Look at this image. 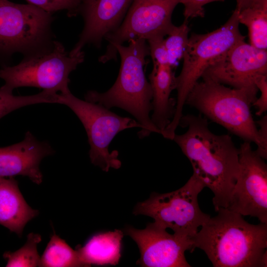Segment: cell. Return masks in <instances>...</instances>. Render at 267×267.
Returning a JSON list of instances; mask_svg holds the SVG:
<instances>
[{
    "label": "cell",
    "instance_id": "1",
    "mask_svg": "<svg viewBox=\"0 0 267 267\" xmlns=\"http://www.w3.org/2000/svg\"><path fill=\"white\" fill-rule=\"evenodd\" d=\"M179 125L187 130L173 140L189 160L193 174L213 192L215 211L227 208L239 173V149L229 135L212 133L201 115H183Z\"/></svg>",
    "mask_w": 267,
    "mask_h": 267
},
{
    "label": "cell",
    "instance_id": "2",
    "mask_svg": "<svg viewBox=\"0 0 267 267\" xmlns=\"http://www.w3.org/2000/svg\"><path fill=\"white\" fill-rule=\"evenodd\" d=\"M217 212L192 238L194 248L215 267H266L267 223L251 224L227 208Z\"/></svg>",
    "mask_w": 267,
    "mask_h": 267
},
{
    "label": "cell",
    "instance_id": "3",
    "mask_svg": "<svg viewBox=\"0 0 267 267\" xmlns=\"http://www.w3.org/2000/svg\"><path fill=\"white\" fill-rule=\"evenodd\" d=\"M128 42L127 46H115V52L120 56L121 66L114 85L104 92L88 91L85 95V100L108 109L119 107L130 113L142 126L138 133L140 138L152 133L160 134L149 116L152 109V92L144 71L146 58L149 55L147 43L142 39Z\"/></svg>",
    "mask_w": 267,
    "mask_h": 267
},
{
    "label": "cell",
    "instance_id": "4",
    "mask_svg": "<svg viewBox=\"0 0 267 267\" xmlns=\"http://www.w3.org/2000/svg\"><path fill=\"white\" fill-rule=\"evenodd\" d=\"M202 78L191 90L185 104L244 141L255 143L256 153L266 159L267 147L262 142L251 111L258 93L228 88L210 78Z\"/></svg>",
    "mask_w": 267,
    "mask_h": 267
},
{
    "label": "cell",
    "instance_id": "5",
    "mask_svg": "<svg viewBox=\"0 0 267 267\" xmlns=\"http://www.w3.org/2000/svg\"><path fill=\"white\" fill-rule=\"evenodd\" d=\"M239 24L238 11L235 9L220 28L207 34H192L189 37L182 67L176 77L177 97L175 113L170 124L161 133L164 138L173 140L183 116L187 97L205 70L234 44L245 40Z\"/></svg>",
    "mask_w": 267,
    "mask_h": 267
},
{
    "label": "cell",
    "instance_id": "6",
    "mask_svg": "<svg viewBox=\"0 0 267 267\" xmlns=\"http://www.w3.org/2000/svg\"><path fill=\"white\" fill-rule=\"evenodd\" d=\"M85 59L81 51L72 53L60 42L54 40L48 47L24 56L18 64L3 66L0 78L5 84L0 89L12 93L17 88L32 87L55 93L70 91L69 75Z\"/></svg>",
    "mask_w": 267,
    "mask_h": 267
},
{
    "label": "cell",
    "instance_id": "7",
    "mask_svg": "<svg viewBox=\"0 0 267 267\" xmlns=\"http://www.w3.org/2000/svg\"><path fill=\"white\" fill-rule=\"evenodd\" d=\"M52 13L30 3L0 0V61L12 55L31 54L50 46L54 41Z\"/></svg>",
    "mask_w": 267,
    "mask_h": 267
},
{
    "label": "cell",
    "instance_id": "8",
    "mask_svg": "<svg viewBox=\"0 0 267 267\" xmlns=\"http://www.w3.org/2000/svg\"><path fill=\"white\" fill-rule=\"evenodd\" d=\"M59 104L66 105L77 115L86 131L90 145L89 156L92 164L102 171L119 169L122 165L117 150L110 152L109 146L120 132L142 128L136 120L120 116L99 104L81 100L70 91L59 93Z\"/></svg>",
    "mask_w": 267,
    "mask_h": 267
},
{
    "label": "cell",
    "instance_id": "9",
    "mask_svg": "<svg viewBox=\"0 0 267 267\" xmlns=\"http://www.w3.org/2000/svg\"><path fill=\"white\" fill-rule=\"evenodd\" d=\"M205 187L193 174L180 188L166 193H153L139 202L133 213L153 218L154 222L174 233L192 239L211 217L200 209L198 196Z\"/></svg>",
    "mask_w": 267,
    "mask_h": 267
},
{
    "label": "cell",
    "instance_id": "10",
    "mask_svg": "<svg viewBox=\"0 0 267 267\" xmlns=\"http://www.w3.org/2000/svg\"><path fill=\"white\" fill-rule=\"evenodd\" d=\"M178 3L179 0H134L120 25L105 37L108 45L99 61L116 59L115 46L131 39L165 37L174 25L172 15Z\"/></svg>",
    "mask_w": 267,
    "mask_h": 267
},
{
    "label": "cell",
    "instance_id": "11",
    "mask_svg": "<svg viewBox=\"0 0 267 267\" xmlns=\"http://www.w3.org/2000/svg\"><path fill=\"white\" fill-rule=\"evenodd\" d=\"M244 141L239 149V173L227 209L267 223V165Z\"/></svg>",
    "mask_w": 267,
    "mask_h": 267
},
{
    "label": "cell",
    "instance_id": "12",
    "mask_svg": "<svg viewBox=\"0 0 267 267\" xmlns=\"http://www.w3.org/2000/svg\"><path fill=\"white\" fill-rule=\"evenodd\" d=\"M267 74V51L242 40L216 60L201 78H207L233 88L258 93L255 81Z\"/></svg>",
    "mask_w": 267,
    "mask_h": 267
},
{
    "label": "cell",
    "instance_id": "13",
    "mask_svg": "<svg viewBox=\"0 0 267 267\" xmlns=\"http://www.w3.org/2000/svg\"><path fill=\"white\" fill-rule=\"evenodd\" d=\"M154 222L143 229L127 227L125 231L137 244L140 257L136 264L144 267H189L185 252H192V239L175 233Z\"/></svg>",
    "mask_w": 267,
    "mask_h": 267
},
{
    "label": "cell",
    "instance_id": "14",
    "mask_svg": "<svg viewBox=\"0 0 267 267\" xmlns=\"http://www.w3.org/2000/svg\"><path fill=\"white\" fill-rule=\"evenodd\" d=\"M134 0H84L79 13L84 25L70 51L76 53L86 44L99 47L102 40L121 24Z\"/></svg>",
    "mask_w": 267,
    "mask_h": 267
},
{
    "label": "cell",
    "instance_id": "15",
    "mask_svg": "<svg viewBox=\"0 0 267 267\" xmlns=\"http://www.w3.org/2000/svg\"><path fill=\"white\" fill-rule=\"evenodd\" d=\"M54 150L47 142L40 141L30 131L16 144L0 147V178L23 176L37 184L43 181L40 164Z\"/></svg>",
    "mask_w": 267,
    "mask_h": 267
},
{
    "label": "cell",
    "instance_id": "16",
    "mask_svg": "<svg viewBox=\"0 0 267 267\" xmlns=\"http://www.w3.org/2000/svg\"><path fill=\"white\" fill-rule=\"evenodd\" d=\"M39 214L27 204L14 177L0 178V225L21 237L26 224Z\"/></svg>",
    "mask_w": 267,
    "mask_h": 267
},
{
    "label": "cell",
    "instance_id": "17",
    "mask_svg": "<svg viewBox=\"0 0 267 267\" xmlns=\"http://www.w3.org/2000/svg\"><path fill=\"white\" fill-rule=\"evenodd\" d=\"M169 65H153L149 75L152 99L151 120L160 134L170 124L175 113L176 100L170 97L176 89V76Z\"/></svg>",
    "mask_w": 267,
    "mask_h": 267
},
{
    "label": "cell",
    "instance_id": "18",
    "mask_svg": "<svg viewBox=\"0 0 267 267\" xmlns=\"http://www.w3.org/2000/svg\"><path fill=\"white\" fill-rule=\"evenodd\" d=\"M123 232L119 229L94 234L76 248L84 267L115 266L121 257Z\"/></svg>",
    "mask_w": 267,
    "mask_h": 267
},
{
    "label": "cell",
    "instance_id": "19",
    "mask_svg": "<svg viewBox=\"0 0 267 267\" xmlns=\"http://www.w3.org/2000/svg\"><path fill=\"white\" fill-rule=\"evenodd\" d=\"M237 11L239 23L248 28L250 44L267 50V0H253Z\"/></svg>",
    "mask_w": 267,
    "mask_h": 267
},
{
    "label": "cell",
    "instance_id": "20",
    "mask_svg": "<svg viewBox=\"0 0 267 267\" xmlns=\"http://www.w3.org/2000/svg\"><path fill=\"white\" fill-rule=\"evenodd\" d=\"M40 267H84L77 250L54 233L41 257Z\"/></svg>",
    "mask_w": 267,
    "mask_h": 267
},
{
    "label": "cell",
    "instance_id": "21",
    "mask_svg": "<svg viewBox=\"0 0 267 267\" xmlns=\"http://www.w3.org/2000/svg\"><path fill=\"white\" fill-rule=\"evenodd\" d=\"M59 103V94L43 90L26 96H15L0 88V119L20 108L38 103Z\"/></svg>",
    "mask_w": 267,
    "mask_h": 267
},
{
    "label": "cell",
    "instance_id": "22",
    "mask_svg": "<svg viewBox=\"0 0 267 267\" xmlns=\"http://www.w3.org/2000/svg\"><path fill=\"white\" fill-rule=\"evenodd\" d=\"M41 241L42 237L39 234L32 232L28 234L26 243L22 247L15 252L4 253L3 257L7 261L6 267H40L41 257L37 246Z\"/></svg>",
    "mask_w": 267,
    "mask_h": 267
},
{
    "label": "cell",
    "instance_id": "23",
    "mask_svg": "<svg viewBox=\"0 0 267 267\" xmlns=\"http://www.w3.org/2000/svg\"><path fill=\"white\" fill-rule=\"evenodd\" d=\"M190 31L187 20L179 26L173 25L164 38V44L168 55L169 63L173 69L183 58L188 42Z\"/></svg>",
    "mask_w": 267,
    "mask_h": 267
},
{
    "label": "cell",
    "instance_id": "24",
    "mask_svg": "<svg viewBox=\"0 0 267 267\" xmlns=\"http://www.w3.org/2000/svg\"><path fill=\"white\" fill-rule=\"evenodd\" d=\"M28 3L52 13L65 10L68 17L76 16L84 0H26Z\"/></svg>",
    "mask_w": 267,
    "mask_h": 267
},
{
    "label": "cell",
    "instance_id": "25",
    "mask_svg": "<svg viewBox=\"0 0 267 267\" xmlns=\"http://www.w3.org/2000/svg\"><path fill=\"white\" fill-rule=\"evenodd\" d=\"M163 36H154L146 40L153 65H169Z\"/></svg>",
    "mask_w": 267,
    "mask_h": 267
},
{
    "label": "cell",
    "instance_id": "26",
    "mask_svg": "<svg viewBox=\"0 0 267 267\" xmlns=\"http://www.w3.org/2000/svg\"><path fill=\"white\" fill-rule=\"evenodd\" d=\"M224 0H179V3L184 6L183 15L185 20L197 17H203L205 15L204 6L214 1Z\"/></svg>",
    "mask_w": 267,
    "mask_h": 267
},
{
    "label": "cell",
    "instance_id": "27",
    "mask_svg": "<svg viewBox=\"0 0 267 267\" xmlns=\"http://www.w3.org/2000/svg\"><path fill=\"white\" fill-rule=\"evenodd\" d=\"M255 85L261 91V94L252 106L257 109L256 115L260 116L267 111V74L258 77L255 81Z\"/></svg>",
    "mask_w": 267,
    "mask_h": 267
},
{
    "label": "cell",
    "instance_id": "28",
    "mask_svg": "<svg viewBox=\"0 0 267 267\" xmlns=\"http://www.w3.org/2000/svg\"><path fill=\"white\" fill-rule=\"evenodd\" d=\"M259 125V135L263 144L267 147V117L264 116L262 119L257 122Z\"/></svg>",
    "mask_w": 267,
    "mask_h": 267
},
{
    "label": "cell",
    "instance_id": "29",
    "mask_svg": "<svg viewBox=\"0 0 267 267\" xmlns=\"http://www.w3.org/2000/svg\"><path fill=\"white\" fill-rule=\"evenodd\" d=\"M253 0H236V7L235 9L237 11L241 10L250 3Z\"/></svg>",
    "mask_w": 267,
    "mask_h": 267
}]
</instances>
